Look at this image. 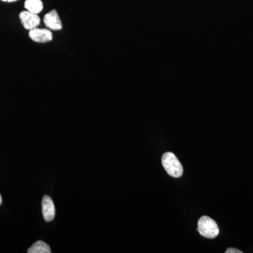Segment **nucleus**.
<instances>
[{"label": "nucleus", "mask_w": 253, "mask_h": 253, "mask_svg": "<svg viewBox=\"0 0 253 253\" xmlns=\"http://www.w3.org/2000/svg\"><path fill=\"white\" fill-rule=\"evenodd\" d=\"M19 18L23 27L28 31L38 28L41 23V18L38 14L32 13L27 10L21 12Z\"/></svg>", "instance_id": "3"}, {"label": "nucleus", "mask_w": 253, "mask_h": 253, "mask_svg": "<svg viewBox=\"0 0 253 253\" xmlns=\"http://www.w3.org/2000/svg\"><path fill=\"white\" fill-rule=\"evenodd\" d=\"M42 211L43 217L46 221H51L55 217V207L54 202L49 196H44L42 201Z\"/></svg>", "instance_id": "6"}, {"label": "nucleus", "mask_w": 253, "mask_h": 253, "mask_svg": "<svg viewBox=\"0 0 253 253\" xmlns=\"http://www.w3.org/2000/svg\"><path fill=\"white\" fill-rule=\"evenodd\" d=\"M198 231L201 236L208 239H214L219 233L217 223L208 216H203L200 218L198 223Z\"/></svg>", "instance_id": "2"}, {"label": "nucleus", "mask_w": 253, "mask_h": 253, "mask_svg": "<svg viewBox=\"0 0 253 253\" xmlns=\"http://www.w3.org/2000/svg\"><path fill=\"white\" fill-rule=\"evenodd\" d=\"M44 24L51 31H60L62 29V22L56 10L49 11L44 16Z\"/></svg>", "instance_id": "5"}, {"label": "nucleus", "mask_w": 253, "mask_h": 253, "mask_svg": "<svg viewBox=\"0 0 253 253\" xmlns=\"http://www.w3.org/2000/svg\"><path fill=\"white\" fill-rule=\"evenodd\" d=\"M226 253H243V252L239 250L231 248V249L226 250Z\"/></svg>", "instance_id": "9"}, {"label": "nucleus", "mask_w": 253, "mask_h": 253, "mask_svg": "<svg viewBox=\"0 0 253 253\" xmlns=\"http://www.w3.org/2000/svg\"><path fill=\"white\" fill-rule=\"evenodd\" d=\"M3 1H6V2H14V1H18V0H1Z\"/></svg>", "instance_id": "10"}, {"label": "nucleus", "mask_w": 253, "mask_h": 253, "mask_svg": "<svg viewBox=\"0 0 253 253\" xmlns=\"http://www.w3.org/2000/svg\"><path fill=\"white\" fill-rule=\"evenodd\" d=\"M24 5L27 11L37 14L43 9V3L41 0H26Z\"/></svg>", "instance_id": "7"}, {"label": "nucleus", "mask_w": 253, "mask_h": 253, "mask_svg": "<svg viewBox=\"0 0 253 253\" xmlns=\"http://www.w3.org/2000/svg\"><path fill=\"white\" fill-rule=\"evenodd\" d=\"M162 164L169 175L175 178L180 177L182 175V166L172 153L167 152L163 155Z\"/></svg>", "instance_id": "1"}, {"label": "nucleus", "mask_w": 253, "mask_h": 253, "mask_svg": "<svg viewBox=\"0 0 253 253\" xmlns=\"http://www.w3.org/2000/svg\"><path fill=\"white\" fill-rule=\"evenodd\" d=\"M1 202H2V199H1V195H0V205L1 204Z\"/></svg>", "instance_id": "11"}, {"label": "nucleus", "mask_w": 253, "mask_h": 253, "mask_svg": "<svg viewBox=\"0 0 253 253\" xmlns=\"http://www.w3.org/2000/svg\"><path fill=\"white\" fill-rule=\"evenodd\" d=\"M49 246L43 241H37L28 250V253H51Z\"/></svg>", "instance_id": "8"}, {"label": "nucleus", "mask_w": 253, "mask_h": 253, "mask_svg": "<svg viewBox=\"0 0 253 253\" xmlns=\"http://www.w3.org/2000/svg\"><path fill=\"white\" fill-rule=\"evenodd\" d=\"M29 37L32 41L38 43H46L53 39V34L51 30L48 28H38L29 31Z\"/></svg>", "instance_id": "4"}]
</instances>
